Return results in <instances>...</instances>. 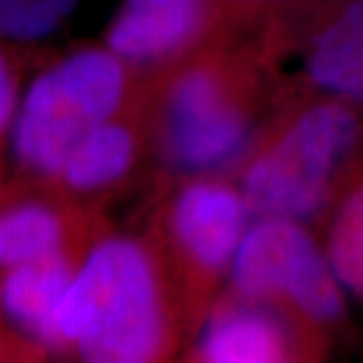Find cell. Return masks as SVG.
I'll list each match as a JSON object with an SVG mask.
<instances>
[{"instance_id":"6da1fadb","label":"cell","mask_w":363,"mask_h":363,"mask_svg":"<svg viewBox=\"0 0 363 363\" xmlns=\"http://www.w3.org/2000/svg\"><path fill=\"white\" fill-rule=\"evenodd\" d=\"M178 295L154 245L109 234L85 248L55 313V351L89 363L162 362L178 343Z\"/></svg>"},{"instance_id":"7a4b0ae2","label":"cell","mask_w":363,"mask_h":363,"mask_svg":"<svg viewBox=\"0 0 363 363\" xmlns=\"http://www.w3.org/2000/svg\"><path fill=\"white\" fill-rule=\"evenodd\" d=\"M267 51L204 47L168 69L154 107L162 160L186 176H214L247 157L259 138V97Z\"/></svg>"},{"instance_id":"3957f363","label":"cell","mask_w":363,"mask_h":363,"mask_svg":"<svg viewBox=\"0 0 363 363\" xmlns=\"http://www.w3.org/2000/svg\"><path fill=\"white\" fill-rule=\"evenodd\" d=\"M359 109L323 95L260 131L238 180L255 218L305 224L331 208L363 143Z\"/></svg>"},{"instance_id":"277c9868","label":"cell","mask_w":363,"mask_h":363,"mask_svg":"<svg viewBox=\"0 0 363 363\" xmlns=\"http://www.w3.org/2000/svg\"><path fill=\"white\" fill-rule=\"evenodd\" d=\"M131 67L107 47L77 49L30 81L14 116L11 143L28 176L55 184L75 143L131 109Z\"/></svg>"},{"instance_id":"5b68a950","label":"cell","mask_w":363,"mask_h":363,"mask_svg":"<svg viewBox=\"0 0 363 363\" xmlns=\"http://www.w3.org/2000/svg\"><path fill=\"white\" fill-rule=\"evenodd\" d=\"M230 293L286 315L309 339L343 323L345 286L303 222L257 218L233 260Z\"/></svg>"},{"instance_id":"8992f818","label":"cell","mask_w":363,"mask_h":363,"mask_svg":"<svg viewBox=\"0 0 363 363\" xmlns=\"http://www.w3.org/2000/svg\"><path fill=\"white\" fill-rule=\"evenodd\" d=\"M252 212L238 186L192 176L162 212L157 257L188 319L204 317L214 289L228 279Z\"/></svg>"},{"instance_id":"52a82bcc","label":"cell","mask_w":363,"mask_h":363,"mask_svg":"<svg viewBox=\"0 0 363 363\" xmlns=\"http://www.w3.org/2000/svg\"><path fill=\"white\" fill-rule=\"evenodd\" d=\"M220 14L216 0H123L105 47L131 69H172L208 47Z\"/></svg>"},{"instance_id":"ba28073f","label":"cell","mask_w":363,"mask_h":363,"mask_svg":"<svg viewBox=\"0 0 363 363\" xmlns=\"http://www.w3.org/2000/svg\"><path fill=\"white\" fill-rule=\"evenodd\" d=\"M305 335L286 315L257 301L226 297L198 323L192 359L204 363H279L305 355Z\"/></svg>"},{"instance_id":"9c48e42d","label":"cell","mask_w":363,"mask_h":363,"mask_svg":"<svg viewBox=\"0 0 363 363\" xmlns=\"http://www.w3.org/2000/svg\"><path fill=\"white\" fill-rule=\"evenodd\" d=\"M83 252H63L0 272V315L33 347L55 351V313Z\"/></svg>"},{"instance_id":"30bf717a","label":"cell","mask_w":363,"mask_h":363,"mask_svg":"<svg viewBox=\"0 0 363 363\" xmlns=\"http://www.w3.org/2000/svg\"><path fill=\"white\" fill-rule=\"evenodd\" d=\"M128 109L89 130L71 150L55 186L73 196L109 194L130 176L143 145V121Z\"/></svg>"},{"instance_id":"8fae6325","label":"cell","mask_w":363,"mask_h":363,"mask_svg":"<svg viewBox=\"0 0 363 363\" xmlns=\"http://www.w3.org/2000/svg\"><path fill=\"white\" fill-rule=\"evenodd\" d=\"M303 71L321 95L363 107V0H345L325 16L307 43Z\"/></svg>"},{"instance_id":"7c38bea8","label":"cell","mask_w":363,"mask_h":363,"mask_svg":"<svg viewBox=\"0 0 363 363\" xmlns=\"http://www.w3.org/2000/svg\"><path fill=\"white\" fill-rule=\"evenodd\" d=\"M75 216L55 200L23 196L0 204V272L73 252Z\"/></svg>"},{"instance_id":"4fadbf2b","label":"cell","mask_w":363,"mask_h":363,"mask_svg":"<svg viewBox=\"0 0 363 363\" xmlns=\"http://www.w3.org/2000/svg\"><path fill=\"white\" fill-rule=\"evenodd\" d=\"M323 248L341 285L363 303V160H357L331 204Z\"/></svg>"},{"instance_id":"5bb4252c","label":"cell","mask_w":363,"mask_h":363,"mask_svg":"<svg viewBox=\"0 0 363 363\" xmlns=\"http://www.w3.org/2000/svg\"><path fill=\"white\" fill-rule=\"evenodd\" d=\"M79 0H0V39L39 43L75 13Z\"/></svg>"},{"instance_id":"9a60e30c","label":"cell","mask_w":363,"mask_h":363,"mask_svg":"<svg viewBox=\"0 0 363 363\" xmlns=\"http://www.w3.org/2000/svg\"><path fill=\"white\" fill-rule=\"evenodd\" d=\"M21 104L18 95V79L13 61L6 51L0 49V138L13 128L14 116Z\"/></svg>"},{"instance_id":"2e32d148","label":"cell","mask_w":363,"mask_h":363,"mask_svg":"<svg viewBox=\"0 0 363 363\" xmlns=\"http://www.w3.org/2000/svg\"><path fill=\"white\" fill-rule=\"evenodd\" d=\"M218 4H230V6H242V9H264V6H274L281 2H289V0H216Z\"/></svg>"}]
</instances>
